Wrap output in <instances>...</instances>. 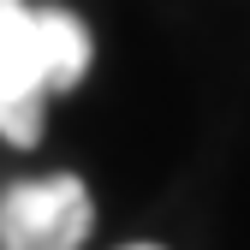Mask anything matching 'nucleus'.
Returning a JSON list of instances; mask_svg holds the SVG:
<instances>
[{
    "instance_id": "4",
    "label": "nucleus",
    "mask_w": 250,
    "mask_h": 250,
    "mask_svg": "<svg viewBox=\"0 0 250 250\" xmlns=\"http://www.w3.org/2000/svg\"><path fill=\"white\" fill-rule=\"evenodd\" d=\"M119 250H167V244H119Z\"/></svg>"
},
{
    "instance_id": "2",
    "label": "nucleus",
    "mask_w": 250,
    "mask_h": 250,
    "mask_svg": "<svg viewBox=\"0 0 250 250\" xmlns=\"http://www.w3.org/2000/svg\"><path fill=\"white\" fill-rule=\"evenodd\" d=\"M48 60H42V30L36 6L0 0V137L12 149H36L48 131Z\"/></svg>"
},
{
    "instance_id": "3",
    "label": "nucleus",
    "mask_w": 250,
    "mask_h": 250,
    "mask_svg": "<svg viewBox=\"0 0 250 250\" xmlns=\"http://www.w3.org/2000/svg\"><path fill=\"white\" fill-rule=\"evenodd\" d=\"M36 30H42V60H48V83L54 96H66V89L83 83L89 72V24L66 6H36Z\"/></svg>"
},
{
    "instance_id": "1",
    "label": "nucleus",
    "mask_w": 250,
    "mask_h": 250,
    "mask_svg": "<svg viewBox=\"0 0 250 250\" xmlns=\"http://www.w3.org/2000/svg\"><path fill=\"white\" fill-rule=\"evenodd\" d=\"M96 232V203L78 173L18 179L0 197V250H83Z\"/></svg>"
}]
</instances>
